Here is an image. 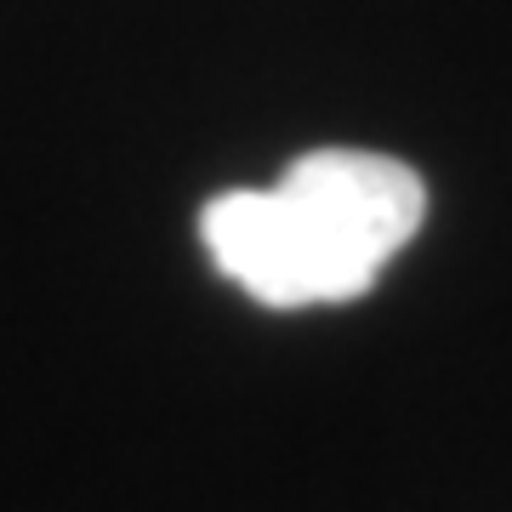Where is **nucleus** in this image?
Here are the masks:
<instances>
[{"label":"nucleus","instance_id":"1","mask_svg":"<svg viewBox=\"0 0 512 512\" xmlns=\"http://www.w3.org/2000/svg\"><path fill=\"white\" fill-rule=\"evenodd\" d=\"M427 183L393 154L313 148L274 188H228L200 211V239L222 279L262 308H336L382 279L421 234Z\"/></svg>","mask_w":512,"mask_h":512}]
</instances>
